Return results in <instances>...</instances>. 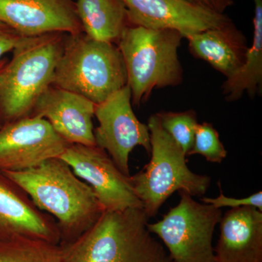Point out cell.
Listing matches in <instances>:
<instances>
[{"mask_svg":"<svg viewBox=\"0 0 262 262\" xmlns=\"http://www.w3.org/2000/svg\"><path fill=\"white\" fill-rule=\"evenodd\" d=\"M3 173L23 188L40 211L55 217L60 245L79 238L104 212L92 188L60 158L23 171Z\"/></svg>","mask_w":262,"mask_h":262,"instance_id":"1","label":"cell"},{"mask_svg":"<svg viewBox=\"0 0 262 262\" xmlns=\"http://www.w3.org/2000/svg\"><path fill=\"white\" fill-rule=\"evenodd\" d=\"M148 221L143 208L104 211L79 238L61 245L65 262H173Z\"/></svg>","mask_w":262,"mask_h":262,"instance_id":"2","label":"cell"},{"mask_svg":"<svg viewBox=\"0 0 262 262\" xmlns=\"http://www.w3.org/2000/svg\"><path fill=\"white\" fill-rule=\"evenodd\" d=\"M66 34L27 37L0 70V127L32 115L35 103L51 85L63 53Z\"/></svg>","mask_w":262,"mask_h":262,"instance_id":"3","label":"cell"},{"mask_svg":"<svg viewBox=\"0 0 262 262\" xmlns=\"http://www.w3.org/2000/svg\"><path fill=\"white\" fill-rule=\"evenodd\" d=\"M127 84L126 67L116 44L95 40L83 32L66 34L51 85L98 104Z\"/></svg>","mask_w":262,"mask_h":262,"instance_id":"4","label":"cell"},{"mask_svg":"<svg viewBox=\"0 0 262 262\" xmlns=\"http://www.w3.org/2000/svg\"><path fill=\"white\" fill-rule=\"evenodd\" d=\"M179 32L130 26L117 46L123 57L134 106L145 102L155 89L182 83Z\"/></svg>","mask_w":262,"mask_h":262,"instance_id":"5","label":"cell"},{"mask_svg":"<svg viewBox=\"0 0 262 262\" xmlns=\"http://www.w3.org/2000/svg\"><path fill=\"white\" fill-rule=\"evenodd\" d=\"M147 126L151 138V159L141 171L130 176V181L150 219L156 216L164 203L177 191L192 196L204 195L211 178L189 170L187 155L164 130L156 114L149 117Z\"/></svg>","mask_w":262,"mask_h":262,"instance_id":"6","label":"cell"},{"mask_svg":"<svg viewBox=\"0 0 262 262\" xmlns=\"http://www.w3.org/2000/svg\"><path fill=\"white\" fill-rule=\"evenodd\" d=\"M179 192V204L161 220L148 223V230L163 241L173 262H216L212 239L222 210Z\"/></svg>","mask_w":262,"mask_h":262,"instance_id":"7","label":"cell"},{"mask_svg":"<svg viewBox=\"0 0 262 262\" xmlns=\"http://www.w3.org/2000/svg\"><path fill=\"white\" fill-rule=\"evenodd\" d=\"M96 145L106 151L117 168L130 177L129 156L137 146L151 152L149 127L139 121L133 111L131 92L125 86L103 102L95 105Z\"/></svg>","mask_w":262,"mask_h":262,"instance_id":"8","label":"cell"},{"mask_svg":"<svg viewBox=\"0 0 262 262\" xmlns=\"http://www.w3.org/2000/svg\"><path fill=\"white\" fill-rule=\"evenodd\" d=\"M59 158L92 188L104 211L143 208L130 177L122 173L104 150L96 145L71 144Z\"/></svg>","mask_w":262,"mask_h":262,"instance_id":"9","label":"cell"},{"mask_svg":"<svg viewBox=\"0 0 262 262\" xmlns=\"http://www.w3.org/2000/svg\"><path fill=\"white\" fill-rule=\"evenodd\" d=\"M70 143L46 119L25 117L0 127V171L18 172L59 158Z\"/></svg>","mask_w":262,"mask_h":262,"instance_id":"10","label":"cell"},{"mask_svg":"<svg viewBox=\"0 0 262 262\" xmlns=\"http://www.w3.org/2000/svg\"><path fill=\"white\" fill-rule=\"evenodd\" d=\"M130 26L179 32L184 38L231 22L189 0H123Z\"/></svg>","mask_w":262,"mask_h":262,"instance_id":"11","label":"cell"},{"mask_svg":"<svg viewBox=\"0 0 262 262\" xmlns=\"http://www.w3.org/2000/svg\"><path fill=\"white\" fill-rule=\"evenodd\" d=\"M0 21L24 37L83 32L73 0H0Z\"/></svg>","mask_w":262,"mask_h":262,"instance_id":"12","label":"cell"},{"mask_svg":"<svg viewBox=\"0 0 262 262\" xmlns=\"http://www.w3.org/2000/svg\"><path fill=\"white\" fill-rule=\"evenodd\" d=\"M95 105L84 96L50 85L38 98L31 117L46 119L70 144L96 146Z\"/></svg>","mask_w":262,"mask_h":262,"instance_id":"13","label":"cell"},{"mask_svg":"<svg viewBox=\"0 0 262 262\" xmlns=\"http://www.w3.org/2000/svg\"><path fill=\"white\" fill-rule=\"evenodd\" d=\"M17 236L61 244L55 219L40 211L23 188L0 171V241Z\"/></svg>","mask_w":262,"mask_h":262,"instance_id":"14","label":"cell"},{"mask_svg":"<svg viewBox=\"0 0 262 262\" xmlns=\"http://www.w3.org/2000/svg\"><path fill=\"white\" fill-rule=\"evenodd\" d=\"M220 224L216 262H262V211L252 206L232 208Z\"/></svg>","mask_w":262,"mask_h":262,"instance_id":"15","label":"cell"},{"mask_svg":"<svg viewBox=\"0 0 262 262\" xmlns=\"http://www.w3.org/2000/svg\"><path fill=\"white\" fill-rule=\"evenodd\" d=\"M186 39L193 56L209 63L226 78L239 70L246 61L248 49L246 37L232 21Z\"/></svg>","mask_w":262,"mask_h":262,"instance_id":"16","label":"cell"},{"mask_svg":"<svg viewBox=\"0 0 262 262\" xmlns=\"http://www.w3.org/2000/svg\"><path fill=\"white\" fill-rule=\"evenodd\" d=\"M75 3L83 33L95 40L117 45L130 26L123 0H77Z\"/></svg>","mask_w":262,"mask_h":262,"instance_id":"17","label":"cell"},{"mask_svg":"<svg viewBox=\"0 0 262 262\" xmlns=\"http://www.w3.org/2000/svg\"><path fill=\"white\" fill-rule=\"evenodd\" d=\"M254 3L253 39L248 48L243 67L222 84L227 101H235L247 93L251 98L259 95L262 89V0H253Z\"/></svg>","mask_w":262,"mask_h":262,"instance_id":"18","label":"cell"},{"mask_svg":"<svg viewBox=\"0 0 262 262\" xmlns=\"http://www.w3.org/2000/svg\"><path fill=\"white\" fill-rule=\"evenodd\" d=\"M0 262H65L61 245L17 236L0 241Z\"/></svg>","mask_w":262,"mask_h":262,"instance_id":"19","label":"cell"},{"mask_svg":"<svg viewBox=\"0 0 262 262\" xmlns=\"http://www.w3.org/2000/svg\"><path fill=\"white\" fill-rule=\"evenodd\" d=\"M164 130L180 146L187 155L192 149L198 126V117L194 110L173 113H157Z\"/></svg>","mask_w":262,"mask_h":262,"instance_id":"20","label":"cell"},{"mask_svg":"<svg viewBox=\"0 0 262 262\" xmlns=\"http://www.w3.org/2000/svg\"><path fill=\"white\" fill-rule=\"evenodd\" d=\"M194 155H201L213 163H221L227 157V151L220 141V134L211 123H198L192 147L187 156Z\"/></svg>","mask_w":262,"mask_h":262,"instance_id":"21","label":"cell"},{"mask_svg":"<svg viewBox=\"0 0 262 262\" xmlns=\"http://www.w3.org/2000/svg\"><path fill=\"white\" fill-rule=\"evenodd\" d=\"M220 189V195L215 198H202V203L211 204L215 208H222L223 207H230V208H238L242 206H252L258 208L262 211V192L255 193L245 198H229L223 194L221 188L220 182L218 183Z\"/></svg>","mask_w":262,"mask_h":262,"instance_id":"22","label":"cell"},{"mask_svg":"<svg viewBox=\"0 0 262 262\" xmlns=\"http://www.w3.org/2000/svg\"><path fill=\"white\" fill-rule=\"evenodd\" d=\"M27 37L0 21V59L5 53L13 51Z\"/></svg>","mask_w":262,"mask_h":262,"instance_id":"23","label":"cell"},{"mask_svg":"<svg viewBox=\"0 0 262 262\" xmlns=\"http://www.w3.org/2000/svg\"><path fill=\"white\" fill-rule=\"evenodd\" d=\"M189 1L220 14H224V12L233 4L232 0H189Z\"/></svg>","mask_w":262,"mask_h":262,"instance_id":"24","label":"cell"},{"mask_svg":"<svg viewBox=\"0 0 262 262\" xmlns=\"http://www.w3.org/2000/svg\"><path fill=\"white\" fill-rule=\"evenodd\" d=\"M8 60L6 59V58H1L0 59V70L3 68V67L5 65V63L8 62Z\"/></svg>","mask_w":262,"mask_h":262,"instance_id":"25","label":"cell"}]
</instances>
